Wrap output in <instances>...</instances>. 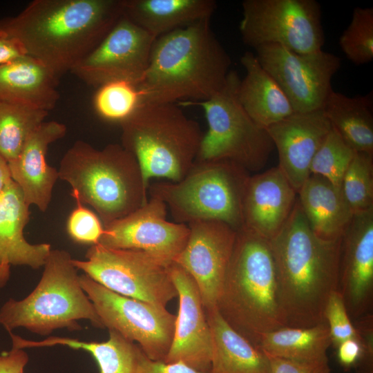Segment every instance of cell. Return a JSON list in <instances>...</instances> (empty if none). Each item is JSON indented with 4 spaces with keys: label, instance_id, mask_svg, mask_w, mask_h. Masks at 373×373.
I'll return each mask as SVG.
<instances>
[{
    "label": "cell",
    "instance_id": "cell-1",
    "mask_svg": "<svg viewBox=\"0 0 373 373\" xmlns=\"http://www.w3.org/2000/svg\"><path fill=\"white\" fill-rule=\"evenodd\" d=\"M123 15L122 0H35L0 30L58 78L72 69Z\"/></svg>",
    "mask_w": 373,
    "mask_h": 373
},
{
    "label": "cell",
    "instance_id": "cell-2",
    "mask_svg": "<svg viewBox=\"0 0 373 373\" xmlns=\"http://www.w3.org/2000/svg\"><path fill=\"white\" fill-rule=\"evenodd\" d=\"M269 242L285 327H309L325 323L326 303L339 287L341 238H319L296 200L287 220Z\"/></svg>",
    "mask_w": 373,
    "mask_h": 373
},
{
    "label": "cell",
    "instance_id": "cell-3",
    "mask_svg": "<svg viewBox=\"0 0 373 373\" xmlns=\"http://www.w3.org/2000/svg\"><path fill=\"white\" fill-rule=\"evenodd\" d=\"M231 59L213 32L210 19L158 37L137 84L142 104L207 100L226 82Z\"/></svg>",
    "mask_w": 373,
    "mask_h": 373
},
{
    "label": "cell",
    "instance_id": "cell-4",
    "mask_svg": "<svg viewBox=\"0 0 373 373\" xmlns=\"http://www.w3.org/2000/svg\"><path fill=\"white\" fill-rule=\"evenodd\" d=\"M224 319L257 346L260 336L285 327L269 240L241 229L216 305Z\"/></svg>",
    "mask_w": 373,
    "mask_h": 373
},
{
    "label": "cell",
    "instance_id": "cell-5",
    "mask_svg": "<svg viewBox=\"0 0 373 373\" xmlns=\"http://www.w3.org/2000/svg\"><path fill=\"white\" fill-rule=\"evenodd\" d=\"M59 179L72 187L75 202L92 207L103 226L144 204L148 188L135 157L121 144L97 149L79 140L64 155Z\"/></svg>",
    "mask_w": 373,
    "mask_h": 373
},
{
    "label": "cell",
    "instance_id": "cell-6",
    "mask_svg": "<svg viewBox=\"0 0 373 373\" xmlns=\"http://www.w3.org/2000/svg\"><path fill=\"white\" fill-rule=\"evenodd\" d=\"M121 145L137 161L146 183L182 180L192 167L202 133L175 103L142 104L119 124Z\"/></svg>",
    "mask_w": 373,
    "mask_h": 373
},
{
    "label": "cell",
    "instance_id": "cell-7",
    "mask_svg": "<svg viewBox=\"0 0 373 373\" xmlns=\"http://www.w3.org/2000/svg\"><path fill=\"white\" fill-rule=\"evenodd\" d=\"M69 252L51 249L41 278L26 298L8 300L0 309V324L9 333L17 327L48 336L54 330L82 329L78 321L88 320L103 328L93 304L83 289Z\"/></svg>",
    "mask_w": 373,
    "mask_h": 373
},
{
    "label": "cell",
    "instance_id": "cell-8",
    "mask_svg": "<svg viewBox=\"0 0 373 373\" xmlns=\"http://www.w3.org/2000/svg\"><path fill=\"white\" fill-rule=\"evenodd\" d=\"M249 172L225 160H195L178 182L149 184L148 193L161 200L175 222L218 220L236 231L243 227L242 204Z\"/></svg>",
    "mask_w": 373,
    "mask_h": 373
},
{
    "label": "cell",
    "instance_id": "cell-9",
    "mask_svg": "<svg viewBox=\"0 0 373 373\" xmlns=\"http://www.w3.org/2000/svg\"><path fill=\"white\" fill-rule=\"evenodd\" d=\"M240 79L231 70L223 87L195 104L203 109L208 128L195 160L231 161L248 172L262 169L274 149L266 129L248 115L238 97Z\"/></svg>",
    "mask_w": 373,
    "mask_h": 373
},
{
    "label": "cell",
    "instance_id": "cell-10",
    "mask_svg": "<svg viewBox=\"0 0 373 373\" xmlns=\"http://www.w3.org/2000/svg\"><path fill=\"white\" fill-rule=\"evenodd\" d=\"M239 30L254 50L278 45L298 53L322 50L325 34L316 0H245Z\"/></svg>",
    "mask_w": 373,
    "mask_h": 373
},
{
    "label": "cell",
    "instance_id": "cell-11",
    "mask_svg": "<svg viewBox=\"0 0 373 373\" xmlns=\"http://www.w3.org/2000/svg\"><path fill=\"white\" fill-rule=\"evenodd\" d=\"M85 260L73 258L78 270L106 289L126 297L166 307L178 298L168 264L145 252L90 247Z\"/></svg>",
    "mask_w": 373,
    "mask_h": 373
},
{
    "label": "cell",
    "instance_id": "cell-12",
    "mask_svg": "<svg viewBox=\"0 0 373 373\" xmlns=\"http://www.w3.org/2000/svg\"><path fill=\"white\" fill-rule=\"evenodd\" d=\"M79 281L103 328L137 342L149 358L165 360L173 337L176 315L166 307L116 294L86 274L79 276Z\"/></svg>",
    "mask_w": 373,
    "mask_h": 373
},
{
    "label": "cell",
    "instance_id": "cell-13",
    "mask_svg": "<svg viewBox=\"0 0 373 373\" xmlns=\"http://www.w3.org/2000/svg\"><path fill=\"white\" fill-rule=\"evenodd\" d=\"M255 50L258 61L278 83L294 112L322 110L333 90L332 79L340 68L339 57L323 50L298 53L278 45Z\"/></svg>",
    "mask_w": 373,
    "mask_h": 373
},
{
    "label": "cell",
    "instance_id": "cell-14",
    "mask_svg": "<svg viewBox=\"0 0 373 373\" xmlns=\"http://www.w3.org/2000/svg\"><path fill=\"white\" fill-rule=\"evenodd\" d=\"M156 39L122 15L70 73L95 88L113 81L137 85L146 70Z\"/></svg>",
    "mask_w": 373,
    "mask_h": 373
},
{
    "label": "cell",
    "instance_id": "cell-15",
    "mask_svg": "<svg viewBox=\"0 0 373 373\" xmlns=\"http://www.w3.org/2000/svg\"><path fill=\"white\" fill-rule=\"evenodd\" d=\"M166 214V204L150 196L137 210L104 226L99 244L141 251L171 264L184 247L189 228L187 224L168 220Z\"/></svg>",
    "mask_w": 373,
    "mask_h": 373
},
{
    "label": "cell",
    "instance_id": "cell-16",
    "mask_svg": "<svg viewBox=\"0 0 373 373\" xmlns=\"http://www.w3.org/2000/svg\"><path fill=\"white\" fill-rule=\"evenodd\" d=\"M189 235L175 263L193 279L205 309L216 307L220 296L237 231L218 220L187 224Z\"/></svg>",
    "mask_w": 373,
    "mask_h": 373
},
{
    "label": "cell",
    "instance_id": "cell-17",
    "mask_svg": "<svg viewBox=\"0 0 373 373\" xmlns=\"http://www.w3.org/2000/svg\"><path fill=\"white\" fill-rule=\"evenodd\" d=\"M171 276L176 287L178 312L171 345L164 361H181L203 372H210L212 336L198 286L191 276L173 262Z\"/></svg>",
    "mask_w": 373,
    "mask_h": 373
},
{
    "label": "cell",
    "instance_id": "cell-18",
    "mask_svg": "<svg viewBox=\"0 0 373 373\" xmlns=\"http://www.w3.org/2000/svg\"><path fill=\"white\" fill-rule=\"evenodd\" d=\"M339 285L349 315L369 314L373 299V209L354 213L341 236Z\"/></svg>",
    "mask_w": 373,
    "mask_h": 373
},
{
    "label": "cell",
    "instance_id": "cell-19",
    "mask_svg": "<svg viewBox=\"0 0 373 373\" xmlns=\"http://www.w3.org/2000/svg\"><path fill=\"white\" fill-rule=\"evenodd\" d=\"M332 128L322 110L294 112L265 128L278 151V166L297 193L310 176L312 159Z\"/></svg>",
    "mask_w": 373,
    "mask_h": 373
},
{
    "label": "cell",
    "instance_id": "cell-20",
    "mask_svg": "<svg viewBox=\"0 0 373 373\" xmlns=\"http://www.w3.org/2000/svg\"><path fill=\"white\" fill-rule=\"evenodd\" d=\"M297 200V192L278 166L250 175L245 187L243 227L271 240L282 229Z\"/></svg>",
    "mask_w": 373,
    "mask_h": 373
},
{
    "label": "cell",
    "instance_id": "cell-21",
    "mask_svg": "<svg viewBox=\"0 0 373 373\" xmlns=\"http://www.w3.org/2000/svg\"><path fill=\"white\" fill-rule=\"evenodd\" d=\"M66 133L65 124L44 121L30 135L19 155L8 162L11 178L21 189L26 204L35 205L43 212L49 206L59 178L58 170L46 161L48 149Z\"/></svg>",
    "mask_w": 373,
    "mask_h": 373
},
{
    "label": "cell",
    "instance_id": "cell-22",
    "mask_svg": "<svg viewBox=\"0 0 373 373\" xmlns=\"http://www.w3.org/2000/svg\"><path fill=\"white\" fill-rule=\"evenodd\" d=\"M29 205L12 180L0 192V289L6 286L11 266L44 267L50 251L48 243L31 244L23 236L30 220Z\"/></svg>",
    "mask_w": 373,
    "mask_h": 373
},
{
    "label": "cell",
    "instance_id": "cell-23",
    "mask_svg": "<svg viewBox=\"0 0 373 373\" xmlns=\"http://www.w3.org/2000/svg\"><path fill=\"white\" fill-rule=\"evenodd\" d=\"M58 78L27 55L0 65V101L49 111L59 94Z\"/></svg>",
    "mask_w": 373,
    "mask_h": 373
},
{
    "label": "cell",
    "instance_id": "cell-24",
    "mask_svg": "<svg viewBox=\"0 0 373 373\" xmlns=\"http://www.w3.org/2000/svg\"><path fill=\"white\" fill-rule=\"evenodd\" d=\"M240 63L246 73L240 81L238 97L259 126L265 129L294 112L281 88L260 65L255 54L245 52Z\"/></svg>",
    "mask_w": 373,
    "mask_h": 373
},
{
    "label": "cell",
    "instance_id": "cell-25",
    "mask_svg": "<svg viewBox=\"0 0 373 373\" xmlns=\"http://www.w3.org/2000/svg\"><path fill=\"white\" fill-rule=\"evenodd\" d=\"M297 200L309 225L319 238H341L354 215L341 189L321 176L310 175L298 191Z\"/></svg>",
    "mask_w": 373,
    "mask_h": 373
},
{
    "label": "cell",
    "instance_id": "cell-26",
    "mask_svg": "<svg viewBox=\"0 0 373 373\" xmlns=\"http://www.w3.org/2000/svg\"><path fill=\"white\" fill-rule=\"evenodd\" d=\"M123 15L157 38L196 21L211 19L213 0H122Z\"/></svg>",
    "mask_w": 373,
    "mask_h": 373
},
{
    "label": "cell",
    "instance_id": "cell-27",
    "mask_svg": "<svg viewBox=\"0 0 373 373\" xmlns=\"http://www.w3.org/2000/svg\"><path fill=\"white\" fill-rule=\"evenodd\" d=\"M205 312L213 344L210 373H271L267 354L236 332L217 307Z\"/></svg>",
    "mask_w": 373,
    "mask_h": 373
},
{
    "label": "cell",
    "instance_id": "cell-28",
    "mask_svg": "<svg viewBox=\"0 0 373 373\" xmlns=\"http://www.w3.org/2000/svg\"><path fill=\"white\" fill-rule=\"evenodd\" d=\"M108 339L103 342L83 341L75 338L50 336L35 341L11 333L12 347L25 349L64 345L89 352L99 369V373H137L142 351L140 347L119 333L108 330Z\"/></svg>",
    "mask_w": 373,
    "mask_h": 373
},
{
    "label": "cell",
    "instance_id": "cell-29",
    "mask_svg": "<svg viewBox=\"0 0 373 373\" xmlns=\"http://www.w3.org/2000/svg\"><path fill=\"white\" fill-rule=\"evenodd\" d=\"M322 111L332 128L355 152L373 155L372 93L349 97L332 90Z\"/></svg>",
    "mask_w": 373,
    "mask_h": 373
},
{
    "label": "cell",
    "instance_id": "cell-30",
    "mask_svg": "<svg viewBox=\"0 0 373 373\" xmlns=\"http://www.w3.org/2000/svg\"><path fill=\"white\" fill-rule=\"evenodd\" d=\"M332 338L326 323L309 327H283L264 333L257 346L269 355L305 363L328 361Z\"/></svg>",
    "mask_w": 373,
    "mask_h": 373
},
{
    "label": "cell",
    "instance_id": "cell-31",
    "mask_svg": "<svg viewBox=\"0 0 373 373\" xmlns=\"http://www.w3.org/2000/svg\"><path fill=\"white\" fill-rule=\"evenodd\" d=\"M48 113L41 109L0 101V155L8 162L19 155Z\"/></svg>",
    "mask_w": 373,
    "mask_h": 373
},
{
    "label": "cell",
    "instance_id": "cell-32",
    "mask_svg": "<svg viewBox=\"0 0 373 373\" xmlns=\"http://www.w3.org/2000/svg\"><path fill=\"white\" fill-rule=\"evenodd\" d=\"M142 105L137 85L126 81H113L97 88L93 106L103 119L117 122L131 117Z\"/></svg>",
    "mask_w": 373,
    "mask_h": 373
},
{
    "label": "cell",
    "instance_id": "cell-33",
    "mask_svg": "<svg viewBox=\"0 0 373 373\" xmlns=\"http://www.w3.org/2000/svg\"><path fill=\"white\" fill-rule=\"evenodd\" d=\"M341 190L353 214L373 209V155L355 152Z\"/></svg>",
    "mask_w": 373,
    "mask_h": 373
},
{
    "label": "cell",
    "instance_id": "cell-34",
    "mask_svg": "<svg viewBox=\"0 0 373 373\" xmlns=\"http://www.w3.org/2000/svg\"><path fill=\"white\" fill-rule=\"evenodd\" d=\"M354 154L355 151L332 128L312 159L310 174L321 176L341 189L344 174Z\"/></svg>",
    "mask_w": 373,
    "mask_h": 373
},
{
    "label": "cell",
    "instance_id": "cell-35",
    "mask_svg": "<svg viewBox=\"0 0 373 373\" xmlns=\"http://www.w3.org/2000/svg\"><path fill=\"white\" fill-rule=\"evenodd\" d=\"M339 45L355 65L366 64L373 59V8H354L351 21L339 38Z\"/></svg>",
    "mask_w": 373,
    "mask_h": 373
},
{
    "label": "cell",
    "instance_id": "cell-36",
    "mask_svg": "<svg viewBox=\"0 0 373 373\" xmlns=\"http://www.w3.org/2000/svg\"><path fill=\"white\" fill-rule=\"evenodd\" d=\"M324 320L334 347L343 341L360 337L350 318L344 299L338 289L333 291L328 298L324 309Z\"/></svg>",
    "mask_w": 373,
    "mask_h": 373
},
{
    "label": "cell",
    "instance_id": "cell-37",
    "mask_svg": "<svg viewBox=\"0 0 373 373\" xmlns=\"http://www.w3.org/2000/svg\"><path fill=\"white\" fill-rule=\"evenodd\" d=\"M77 207L70 213L67 222V231L75 242L90 244L99 243L104 233V226L98 216L76 201Z\"/></svg>",
    "mask_w": 373,
    "mask_h": 373
},
{
    "label": "cell",
    "instance_id": "cell-38",
    "mask_svg": "<svg viewBox=\"0 0 373 373\" xmlns=\"http://www.w3.org/2000/svg\"><path fill=\"white\" fill-rule=\"evenodd\" d=\"M267 356L271 373H330L331 371L328 361L305 363L269 354Z\"/></svg>",
    "mask_w": 373,
    "mask_h": 373
},
{
    "label": "cell",
    "instance_id": "cell-39",
    "mask_svg": "<svg viewBox=\"0 0 373 373\" xmlns=\"http://www.w3.org/2000/svg\"><path fill=\"white\" fill-rule=\"evenodd\" d=\"M137 373H210L198 371L185 363L178 361L165 363L153 361L142 352Z\"/></svg>",
    "mask_w": 373,
    "mask_h": 373
},
{
    "label": "cell",
    "instance_id": "cell-40",
    "mask_svg": "<svg viewBox=\"0 0 373 373\" xmlns=\"http://www.w3.org/2000/svg\"><path fill=\"white\" fill-rule=\"evenodd\" d=\"M28 361L23 349L12 347L10 350L0 353V373H23Z\"/></svg>",
    "mask_w": 373,
    "mask_h": 373
},
{
    "label": "cell",
    "instance_id": "cell-41",
    "mask_svg": "<svg viewBox=\"0 0 373 373\" xmlns=\"http://www.w3.org/2000/svg\"><path fill=\"white\" fill-rule=\"evenodd\" d=\"M25 55L19 43L0 30V65Z\"/></svg>",
    "mask_w": 373,
    "mask_h": 373
},
{
    "label": "cell",
    "instance_id": "cell-42",
    "mask_svg": "<svg viewBox=\"0 0 373 373\" xmlns=\"http://www.w3.org/2000/svg\"><path fill=\"white\" fill-rule=\"evenodd\" d=\"M11 180L8 162L0 155V192Z\"/></svg>",
    "mask_w": 373,
    "mask_h": 373
}]
</instances>
